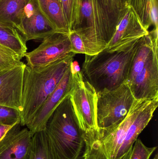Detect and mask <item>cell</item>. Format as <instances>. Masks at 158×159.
Listing matches in <instances>:
<instances>
[{
  "mask_svg": "<svg viewBox=\"0 0 158 159\" xmlns=\"http://www.w3.org/2000/svg\"><path fill=\"white\" fill-rule=\"evenodd\" d=\"M69 34L57 32L45 37L37 48L26 53V65L44 67L67 57L71 53Z\"/></svg>",
  "mask_w": 158,
  "mask_h": 159,
  "instance_id": "cell-9",
  "label": "cell"
},
{
  "mask_svg": "<svg viewBox=\"0 0 158 159\" xmlns=\"http://www.w3.org/2000/svg\"><path fill=\"white\" fill-rule=\"evenodd\" d=\"M81 159H86V158H83V157H82V158Z\"/></svg>",
  "mask_w": 158,
  "mask_h": 159,
  "instance_id": "cell-29",
  "label": "cell"
},
{
  "mask_svg": "<svg viewBox=\"0 0 158 159\" xmlns=\"http://www.w3.org/2000/svg\"><path fill=\"white\" fill-rule=\"evenodd\" d=\"M105 10L117 24L118 19L125 7L122 0H100Z\"/></svg>",
  "mask_w": 158,
  "mask_h": 159,
  "instance_id": "cell-23",
  "label": "cell"
},
{
  "mask_svg": "<svg viewBox=\"0 0 158 159\" xmlns=\"http://www.w3.org/2000/svg\"><path fill=\"white\" fill-rule=\"evenodd\" d=\"M0 44L15 52L20 59L27 53L26 42L18 31L12 26L0 27Z\"/></svg>",
  "mask_w": 158,
  "mask_h": 159,
  "instance_id": "cell-18",
  "label": "cell"
},
{
  "mask_svg": "<svg viewBox=\"0 0 158 159\" xmlns=\"http://www.w3.org/2000/svg\"><path fill=\"white\" fill-rule=\"evenodd\" d=\"M158 97L135 99L126 117L110 127L83 132L88 159H129L138 136L153 118Z\"/></svg>",
  "mask_w": 158,
  "mask_h": 159,
  "instance_id": "cell-1",
  "label": "cell"
},
{
  "mask_svg": "<svg viewBox=\"0 0 158 159\" xmlns=\"http://www.w3.org/2000/svg\"><path fill=\"white\" fill-rule=\"evenodd\" d=\"M135 98L126 83L114 89L96 93L97 129H105L123 120L128 115Z\"/></svg>",
  "mask_w": 158,
  "mask_h": 159,
  "instance_id": "cell-6",
  "label": "cell"
},
{
  "mask_svg": "<svg viewBox=\"0 0 158 159\" xmlns=\"http://www.w3.org/2000/svg\"><path fill=\"white\" fill-rule=\"evenodd\" d=\"M45 130L54 159H78L84 144L83 132L73 112L70 94L53 112Z\"/></svg>",
  "mask_w": 158,
  "mask_h": 159,
  "instance_id": "cell-4",
  "label": "cell"
},
{
  "mask_svg": "<svg viewBox=\"0 0 158 159\" xmlns=\"http://www.w3.org/2000/svg\"><path fill=\"white\" fill-rule=\"evenodd\" d=\"M43 14L59 32L70 33L59 0H37Z\"/></svg>",
  "mask_w": 158,
  "mask_h": 159,
  "instance_id": "cell-16",
  "label": "cell"
},
{
  "mask_svg": "<svg viewBox=\"0 0 158 159\" xmlns=\"http://www.w3.org/2000/svg\"><path fill=\"white\" fill-rule=\"evenodd\" d=\"M82 80L79 63L73 61L59 84L26 125L32 135L45 129L48 120L56 107L70 94L77 82Z\"/></svg>",
  "mask_w": 158,
  "mask_h": 159,
  "instance_id": "cell-7",
  "label": "cell"
},
{
  "mask_svg": "<svg viewBox=\"0 0 158 159\" xmlns=\"http://www.w3.org/2000/svg\"><path fill=\"white\" fill-rule=\"evenodd\" d=\"M69 55L44 67L31 68L26 64L23 75L20 124H28L44 102L59 84L74 60Z\"/></svg>",
  "mask_w": 158,
  "mask_h": 159,
  "instance_id": "cell-2",
  "label": "cell"
},
{
  "mask_svg": "<svg viewBox=\"0 0 158 159\" xmlns=\"http://www.w3.org/2000/svg\"><path fill=\"white\" fill-rule=\"evenodd\" d=\"M14 126V125H5L0 123V141L4 138L8 131Z\"/></svg>",
  "mask_w": 158,
  "mask_h": 159,
  "instance_id": "cell-26",
  "label": "cell"
},
{
  "mask_svg": "<svg viewBox=\"0 0 158 159\" xmlns=\"http://www.w3.org/2000/svg\"><path fill=\"white\" fill-rule=\"evenodd\" d=\"M21 112L17 109L0 105V123L15 125L20 123Z\"/></svg>",
  "mask_w": 158,
  "mask_h": 159,
  "instance_id": "cell-22",
  "label": "cell"
},
{
  "mask_svg": "<svg viewBox=\"0 0 158 159\" xmlns=\"http://www.w3.org/2000/svg\"><path fill=\"white\" fill-rule=\"evenodd\" d=\"M70 32L74 30L79 19V0H59Z\"/></svg>",
  "mask_w": 158,
  "mask_h": 159,
  "instance_id": "cell-20",
  "label": "cell"
},
{
  "mask_svg": "<svg viewBox=\"0 0 158 159\" xmlns=\"http://www.w3.org/2000/svg\"><path fill=\"white\" fill-rule=\"evenodd\" d=\"M140 40L125 50L109 52L104 49L96 55H85L82 70L83 80L96 93L114 89L125 83Z\"/></svg>",
  "mask_w": 158,
  "mask_h": 159,
  "instance_id": "cell-3",
  "label": "cell"
},
{
  "mask_svg": "<svg viewBox=\"0 0 158 159\" xmlns=\"http://www.w3.org/2000/svg\"><path fill=\"white\" fill-rule=\"evenodd\" d=\"M157 148V147H147L141 139L137 138L133 147L129 159H149Z\"/></svg>",
  "mask_w": 158,
  "mask_h": 159,
  "instance_id": "cell-24",
  "label": "cell"
},
{
  "mask_svg": "<svg viewBox=\"0 0 158 159\" xmlns=\"http://www.w3.org/2000/svg\"><path fill=\"white\" fill-rule=\"evenodd\" d=\"M72 109L79 126L83 133L97 129L96 92L88 81L80 80L70 94Z\"/></svg>",
  "mask_w": 158,
  "mask_h": 159,
  "instance_id": "cell-10",
  "label": "cell"
},
{
  "mask_svg": "<svg viewBox=\"0 0 158 159\" xmlns=\"http://www.w3.org/2000/svg\"><path fill=\"white\" fill-rule=\"evenodd\" d=\"M158 159V154H156V155H155V157L154 158V159Z\"/></svg>",
  "mask_w": 158,
  "mask_h": 159,
  "instance_id": "cell-28",
  "label": "cell"
},
{
  "mask_svg": "<svg viewBox=\"0 0 158 159\" xmlns=\"http://www.w3.org/2000/svg\"><path fill=\"white\" fill-rule=\"evenodd\" d=\"M116 26L100 0H79V19L72 31L81 36L86 55H96L105 49Z\"/></svg>",
  "mask_w": 158,
  "mask_h": 159,
  "instance_id": "cell-5",
  "label": "cell"
},
{
  "mask_svg": "<svg viewBox=\"0 0 158 159\" xmlns=\"http://www.w3.org/2000/svg\"><path fill=\"white\" fill-rule=\"evenodd\" d=\"M149 34L131 5L125 6L116 24V29L106 50H125Z\"/></svg>",
  "mask_w": 158,
  "mask_h": 159,
  "instance_id": "cell-8",
  "label": "cell"
},
{
  "mask_svg": "<svg viewBox=\"0 0 158 159\" xmlns=\"http://www.w3.org/2000/svg\"><path fill=\"white\" fill-rule=\"evenodd\" d=\"M123 3H124V5H130V0H122Z\"/></svg>",
  "mask_w": 158,
  "mask_h": 159,
  "instance_id": "cell-27",
  "label": "cell"
},
{
  "mask_svg": "<svg viewBox=\"0 0 158 159\" xmlns=\"http://www.w3.org/2000/svg\"><path fill=\"white\" fill-rule=\"evenodd\" d=\"M71 46V52L74 54L86 55L85 44L81 36L74 31H71L69 34Z\"/></svg>",
  "mask_w": 158,
  "mask_h": 159,
  "instance_id": "cell-25",
  "label": "cell"
},
{
  "mask_svg": "<svg viewBox=\"0 0 158 159\" xmlns=\"http://www.w3.org/2000/svg\"><path fill=\"white\" fill-rule=\"evenodd\" d=\"M15 52L0 44V70H7L24 65Z\"/></svg>",
  "mask_w": 158,
  "mask_h": 159,
  "instance_id": "cell-21",
  "label": "cell"
},
{
  "mask_svg": "<svg viewBox=\"0 0 158 159\" xmlns=\"http://www.w3.org/2000/svg\"><path fill=\"white\" fill-rule=\"evenodd\" d=\"M17 30L26 43L58 32L41 11L37 0H32L24 8Z\"/></svg>",
  "mask_w": 158,
  "mask_h": 159,
  "instance_id": "cell-11",
  "label": "cell"
},
{
  "mask_svg": "<svg viewBox=\"0 0 158 159\" xmlns=\"http://www.w3.org/2000/svg\"><path fill=\"white\" fill-rule=\"evenodd\" d=\"M26 65L0 71V105L22 111V86Z\"/></svg>",
  "mask_w": 158,
  "mask_h": 159,
  "instance_id": "cell-14",
  "label": "cell"
},
{
  "mask_svg": "<svg viewBox=\"0 0 158 159\" xmlns=\"http://www.w3.org/2000/svg\"><path fill=\"white\" fill-rule=\"evenodd\" d=\"M14 125L0 141V159H30L33 135L28 128Z\"/></svg>",
  "mask_w": 158,
  "mask_h": 159,
  "instance_id": "cell-13",
  "label": "cell"
},
{
  "mask_svg": "<svg viewBox=\"0 0 158 159\" xmlns=\"http://www.w3.org/2000/svg\"><path fill=\"white\" fill-rule=\"evenodd\" d=\"M130 5L147 30L153 26L158 30V0H130Z\"/></svg>",
  "mask_w": 158,
  "mask_h": 159,
  "instance_id": "cell-17",
  "label": "cell"
},
{
  "mask_svg": "<svg viewBox=\"0 0 158 159\" xmlns=\"http://www.w3.org/2000/svg\"><path fill=\"white\" fill-rule=\"evenodd\" d=\"M158 44L143 70L127 85L135 100L158 97Z\"/></svg>",
  "mask_w": 158,
  "mask_h": 159,
  "instance_id": "cell-12",
  "label": "cell"
},
{
  "mask_svg": "<svg viewBox=\"0 0 158 159\" xmlns=\"http://www.w3.org/2000/svg\"><path fill=\"white\" fill-rule=\"evenodd\" d=\"M30 159H54L45 130L32 136Z\"/></svg>",
  "mask_w": 158,
  "mask_h": 159,
  "instance_id": "cell-19",
  "label": "cell"
},
{
  "mask_svg": "<svg viewBox=\"0 0 158 159\" xmlns=\"http://www.w3.org/2000/svg\"><path fill=\"white\" fill-rule=\"evenodd\" d=\"M2 70H0V71Z\"/></svg>",
  "mask_w": 158,
  "mask_h": 159,
  "instance_id": "cell-31",
  "label": "cell"
},
{
  "mask_svg": "<svg viewBox=\"0 0 158 159\" xmlns=\"http://www.w3.org/2000/svg\"><path fill=\"white\" fill-rule=\"evenodd\" d=\"M32 0H0V24L17 29L22 13Z\"/></svg>",
  "mask_w": 158,
  "mask_h": 159,
  "instance_id": "cell-15",
  "label": "cell"
},
{
  "mask_svg": "<svg viewBox=\"0 0 158 159\" xmlns=\"http://www.w3.org/2000/svg\"><path fill=\"white\" fill-rule=\"evenodd\" d=\"M2 26H5V25H1V24H0V27H2Z\"/></svg>",
  "mask_w": 158,
  "mask_h": 159,
  "instance_id": "cell-30",
  "label": "cell"
}]
</instances>
